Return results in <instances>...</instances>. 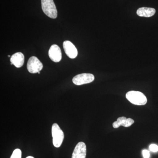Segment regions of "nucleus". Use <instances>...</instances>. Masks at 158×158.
Here are the masks:
<instances>
[{"mask_svg":"<svg viewBox=\"0 0 158 158\" xmlns=\"http://www.w3.org/2000/svg\"><path fill=\"white\" fill-rule=\"evenodd\" d=\"M63 48L65 54L70 59H75L78 55L76 48L73 44L69 40H65L63 43Z\"/></svg>","mask_w":158,"mask_h":158,"instance_id":"6","label":"nucleus"},{"mask_svg":"<svg viewBox=\"0 0 158 158\" xmlns=\"http://www.w3.org/2000/svg\"><path fill=\"white\" fill-rule=\"evenodd\" d=\"M26 158H34L33 157L31 156H30L27 157Z\"/></svg>","mask_w":158,"mask_h":158,"instance_id":"15","label":"nucleus"},{"mask_svg":"<svg viewBox=\"0 0 158 158\" xmlns=\"http://www.w3.org/2000/svg\"><path fill=\"white\" fill-rule=\"evenodd\" d=\"M149 149L152 152H156L158 151V146L155 144H152L149 146Z\"/></svg>","mask_w":158,"mask_h":158,"instance_id":"13","label":"nucleus"},{"mask_svg":"<svg viewBox=\"0 0 158 158\" xmlns=\"http://www.w3.org/2000/svg\"><path fill=\"white\" fill-rule=\"evenodd\" d=\"M52 136L53 138V144L56 148L60 147L63 142L64 134L57 123H55L52 126Z\"/></svg>","mask_w":158,"mask_h":158,"instance_id":"3","label":"nucleus"},{"mask_svg":"<svg viewBox=\"0 0 158 158\" xmlns=\"http://www.w3.org/2000/svg\"><path fill=\"white\" fill-rule=\"evenodd\" d=\"M86 144L84 142H80L75 148L72 158H86Z\"/></svg>","mask_w":158,"mask_h":158,"instance_id":"8","label":"nucleus"},{"mask_svg":"<svg viewBox=\"0 0 158 158\" xmlns=\"http://www.w3.org/2000/svg\"><path fill=\"white\" fill-rule=\"evenodd\" d=\"M134 123V120L131 118H127L124 116L117 118V121L114 122L113 124L114 128H118L120 126L124 127H129Z\"/></svg>","mask_w":158,"mask_h":158,"instance_id":"9","label":"nucleus"},{"mask_svg":"<svg viewBox=\"0 0 158 158\" xmlns=\"http://www.w3.org/2000/svg\"><path fill=\"white\" fill-rule=\"evenodd\" d=\"M21 151L20 149L17 148L13 151L10 158H21Z\"/></svg>","mask_w":158,"mask_h":158,"instance_id":"12","label":"nucleus"},{"mask_svg":"<svg viewBox=\"0 0 158 158\" xmlns=\"http://www.w3.org/2000/svg\"><path fill=\"white\" fill-rule=\"evenodd\" d=\"M94 77L92 74L82 73L76 76L73 79V82L77 85H81L89 84L93 82Z\"/></svg>","mask_w":158,"mask_h":158,"instance_id":"5","label":"nucleus"},{"mask_svg":"<svg viewBox=\"0 0 158 158\" xmlns=\"http://www.w3.org/2000/svg\"><path fill=\"white\" fill-rule=\"evenodd\" d=\"M43 11L46 15L52 19H56L58 12L53 0H41Z\"/></svg>","mask_w":158,"mask_h":158,"instance_id":"2","label":"nucleus"},{"mask_svg":"<svg viewBox=\"0 0 158 158\" xmlns=\"http://www.w3.org/2000/svg\"><path fill=\"white\" fill-rule=\"evenodd\" d=\"M156 10L153 8L142 7L139 8L137 11V14L141 17H150L154 15Z\"/></svg>","mask_w":158,"mask_h":158,"instance_id":"11","label":"nucleus"},{"mask_svg":"<svg viewBox=\"0 0 158 158\" xmlns=\"http://www.w3.org/2000/svg\"><path fill=\"white\" fill-rule=\"evenodd\" d=\"M38 74L40 73V72H38Z\"/></svg>","mask_w":158,"mask_h":158,"instance_id":"16","label":"nucleus"},{"mask_svg":"<svg viewBox=\"0 0 158 158\" xmlns=\"http://www.w3.org/2000/svg\"><path fill=\"white\" fill-rule=\"evenodd\" d=\"M49 57L55 62H60L62 59V52L59 46L53 44L51 47L48 52Z\"/></svg>","mask_w":158,"mask_h":158,"instance_id":"7","label":"nucleus"},{"mask_svg":"<svg viewBox=\"0 0 158 158\" xmlns=\"http://www.w3.org/2000/svg\"><path fill=\"white\" fill-rule=\"evenodd\" d=\"M142 155L144 158H149L150 157V153L147 150H143L142 151Z\"/></svg>","mask_w":158,"mask_h":158,"instance_id":"14","label":"nucleus"},{"mask_svg":"<svg viewBox=\"0 0 158 158\" xmlns=\"http://www.w3.org/2000/svg\"><path fill=\"white\" fill-rule=\"evenodd\" d=\"M10 61L15 67L20 68L24 62V56L21 52H17L11 56Z\"/></svg>","mask_w":158,"mask_h":158,"instance_id":"10","label":"nucleus"},{"mask_svg":"<svg viewBox=\"0 0 158 158\" xmlns=\"http://www.w3.org/2000/svg\"><path fill=\"white\" fill-rule=\"evenodd\" d=\"M42 63L36 57L32 56L29 59L27 64V68L30 73H36L42 70Z\"/></svg>","mask_w":158,"mask_h":158,"instance_id":"4","label":"nucleus"},{"mask_svg":"<svg viewBox=\"0 0 158 158\" xmlns=\"http://www.w3.org/2000/svg\"><path fill=\"white\" fill-rule=\"evenodd\" d=\"M127 99L133 104L143 106L147 102V99L144 94L140 91H130L126 94Z\"/></svg>","mask_w":158,"mask_h":158,"instance_id":"1","label":"nucleus"},{"mask_svg":"<svg viewBox=\"0 0 158 158\" xmlns=\"http://www.w3.org/2000/svg\"><path fill=\"white\" fill-rule=\"evenodd\" d=\"M8 57H10V56H9H9H8Z\"/></svg>","mask_w":158,"mask_h":158,"instance_id":"17","label":"nucleus"}]
</instances>
